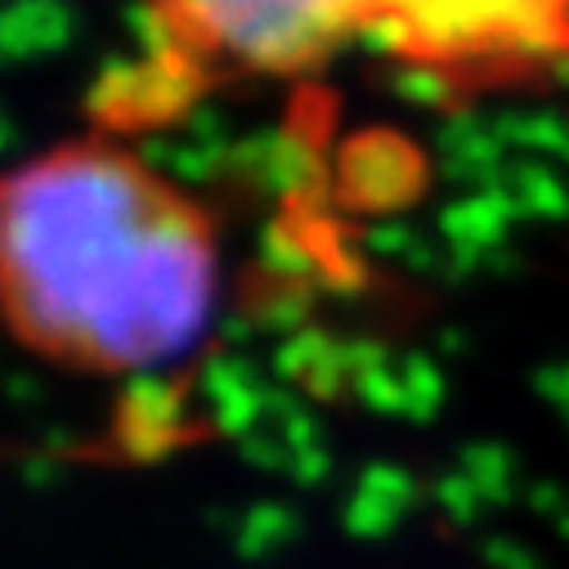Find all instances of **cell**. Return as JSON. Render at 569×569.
Here are the masks:
<instances>
[{"label": "cell", "mask_w": 569, "mask_h": 569, "mask_svg": "<svg viewBox=\"0 0 569 569\" xmlns=\"http://www.w3.org/2000/svg\"><path fill=\"white\" fill-rule=\"evenodd\" d=\"M0 297L14 337L63 368H158L207 328L211 220L126 149L59 144L0 193Z\"/></svg>", "instance_id": "1"}, {"label": "cell", "mask_w": 569, "mask_h": 569, "mask_svg": "<svg viewBox=\"0 0 569 569\" xmlns=\"http://www.w3.org/2000/svg\"><path fill=\"white\" fill-rule=\"evenodd\" d=\"M386 14V0H149L158 46L180 77H297Z\"/></svg>", "instance_id": "2"}]
</instances>
